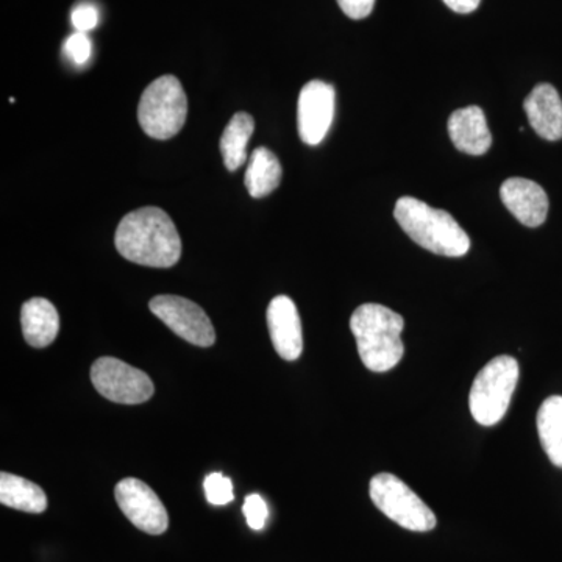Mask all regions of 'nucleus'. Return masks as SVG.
Returning <instances> with one entry per match:
<instances>
[{
    "mask_svg": "<svg viewBox=\"0 0 562 562\" xmlns=\"http://www.w3.org/2000/svg\"><path fill=\"white\" fill-rule=\"evenodd\" d=\"M283 169L279 158L266 147H258L251 154L246 171V188L251 198L261 199L279 188Z\"/></svg>",
    "mask_w": 562,
    "mask_h": 562,
    "instance_id": "obj_17",
    "label": "nucleus"
},
{
    "mask_svg": "<svg viewBox=\"0 0 562 562\" xmlns=\"http://www.w3.org/2000/svg\"><path fill=\"white\" fill-rule=\"evenodd\" d=\"M454 13L469 14L479 9L482 0H442Z\"/></svg>",
    "mask_w": 562,
    "mask_h": 562,
    "instance_id": "obj_25",
    "label": "nucleus"
},
{
    "mask_svg": "<svg viewBox=\"0 0 562 562\" xmlns=\"http://www.w3.org/2000/svg\"><path fill=\"white\" fill-rule=\"evenodd\" d=\"M394 217L414 243L432 254L460 258L471 249V238L452 214L432 209L419 199H398Z\"/></svg>",
    "mask_w": 562,
    "mask_h": 562,
    "instance_id": "obj_3",
    "label": "nucleus"
},
{
    "mask_svg": "<svg viewBox=\"0 0 562 562\" xmlns=\"http://www.w3.org/2000/svg\"><path fill=\"white\" fill-rule=\"evenodd\" d=\"M538 432L543 452L557 468L562 469V397L552 395L538 412Z\"/></svg>",
    "mask_w": 562,
    "mask_h": 562,
    "instance_id": "obj_19",
    "label": "nucleus"
},
{
    "mask_svg": "<svg viewBox=\"0 0 562 562\" xmlns=\"http://www.w3.org/2000/svg\"><path fill=\"white\" fill-rule=\"evenodd\" d=\"M65 52L74 65H85L91 58L92 44L87 33L76 32L65 43Z\"/></svg>",
    "mask_w": 562,
    "mask_h": 562,
    "instance_id": "obj_22",
    "label": "nucleus"
},
{
    "mask_svg": "<svg viewBox=\"0 0 562 562\" xmlns=\"http://www.w3.org/2000/svg\"><path fill=\"white\" fill-rule=\"evenodd\" d=\"M0 503L18 512L41 514L47 509L46 492L13 473H0Z\"/></svg>",
    "mask_w": 562,
    "mask_h": 562,
    "instance_id": "obj_16",
    "label": "nucleus"
},
{
    "mask_svg": "<svg viewBox=\"0 0 562 562\" xmlns=\"http://www.w3.org/2000/svg\"><path fill=\"white\" fill-rule=\"evenodd\" d=\"M187 116V92L177 77L162 76L151 81L140 95L138 121L150 138H173L183 128Z\"/></svg>",
    "mask_w": 562,
    "mask_h": 562,
    "instance_id": "obj_5",
    "label": "nucleus"
},
{
    "mask_svg": "<svg viewBox=\"0 0 562 562\" xmlns=\"http://www.w3.org/2000/svg\"><path fill=\"white\" fill-rule=\"evenodd\" d=\"M114 244L125 260L149 268H172L181 257L176 224L155 206L128 213L117 225Z\"/></svg>",
    "mask_w": 562,
    "mask_h": 562,
    "instance_id": "obj_1",
    "label": "nucleus"
},
{
    "mask_svg": "<svg viewBox=\"0 0 562 562\" xmlns=\"http://www.w3.org/2000/svg\"><path fill=\"white\" fill-rule=\"evenodd\" d=\"M501 198L503 205L512 211L513 216L525 227L536 228L546 222L549 214V198L536 181L520 177L503 181Z\"/></svg>",
    "mask_w": 562,
    "mask_h": 562,
    "instance_id": "obj_12",
    "label": "nucleus"
},
{
    "mask_svg": "<svg viewBox=\"0 0 562 562\" xmlns=\"http://www.w3.org/2000/svg\"><path fill=\"white\" fill-rule=\"evenodd\" d=\"M91 382L106 401L139 405L149 401L155 386L150 376L117 358L103 357L91 368Z\"/></svg>",
    "mask_w": 562,
    "mask_h": 562,
    "instance_id": "obj_7",
    "label": "nucleus"
},
{
    "mask_svg": "<svg viewBox=\"0 0 562 562\" xmlns=\"http://www.w3.org/2000/svg\"><path fill=\"white\" fill-rule=\"evenodd\" d=\"M268 327L277 353L286 361L299 360L303 350L302 321L288 295H277L269 303Z\"/></svg>",
    "mask_w": 562,
    "mask_h": 562,
    "instance_id": "obj_11",
    "label": "nucleus"
},
{
    "mask_svg": "<svg viewBox=\"0 0 562 562\" xmlns=\"http://www.w3.org/2000/svg\"><path fill=\"white\" fill-rule=\"evenodd\" d=\"M149 308L184 341L198 347H211L216 341L213 324L198 303L179 295H157L151 299Z\"/></svg>",
    "mask_w": 562,
    "mask_h": 562,
    "instance_id": "obj_8",
    "label": "nucleus"
},
{
    "mask_svg": "<svg viewBox=\"0 0 562 562\" xmlns=\"http://www.w3.org/2000/svg\"><path fill=\"white\" fill-rule=\"evenodd\" d=\"M244 516L251 530L260 531L268 522L269 509L265 498L258 494L247 495L243 506Z\"/></svg>",
    "mask_w": 562,
    "mask_h": 562,
    "instance_id": "obj_21",
    "label": "nucleus"
},
{
    "mask_svg": "<svg viewBox=\"0 0 562 562\" xmlns=\"http://www.w3.org/2000/svg\"><path fill=\"white\" fill-rule=\"evenodd\" d=\"M369 494L373 505L402 528L417 532L435 530V513L398 476L379 473L369 484Z\"/></svg>",
    "mask_w": 562,
    "mask_h": 562,
    "instance_id": "obj_6",
    "label": "nucleus"
},
{
    "mask_svg": "<svg viewBox=\"0 0 562 562\" xmlns=\"http://www.w3.org/2000/svg\"><path fill=\"white\" fill-rule=\"evenodd\" d=\"M449 135L458 150L475 157L486 154L492 146L491 131L480 106L453 111L449 120Z\"/></svg>",
    "mask_w": 562,
    "mask_h": 562,
    "instance_id": "obj_14",
    "label": "nucleus"
},
{
    "mask_svg": "<svg viewBox=\"0 0 562 562\" xmlns=\"http://www.w3.org/2000/svg\"><path fill=\"white\" fill-rule=\"evenodd\" d=\"M203 487H205L206 501L211 505L222 506L235 501L232 480L222 473H211L206 476Z\"/></svg>",
    "mask_w": 562,
    "mask_h": 562,
    "instance_id": "obj_20",
    "label": "nucleus"
},
{
    "mask_svg": "<svg viewBox=\"0 0 562 562\" xmlns=\"http://www.w3.org/2000/svg\"><path fill=\"white\" fill-rule=\"evenodd\" d=\"M70 21L77 32H90L92 29L98 27L99 11L91 3H80L70 13Z\"/></svg>",
    "mask_w": 562,
    "mask_h": 562,
    "instance_id": "obj_23",
    "label": "nucleus"
},
{
    "mask_svg": "<svg viewBox=\"0 0 562 562\" xmlns=\"http://www.w3.org/2000/svg\"><path fill=\"white\" fill-rule=\"evenodd\" d=\"M22 333L25 341L35 349L50 346L60 331V316L47 299H31L22 305Z\"/></svg>",
    "mask_w": 562,
    "mask_h": 562,
    "instance_id": "obj_15",
    "label": "nucleus"
},
{
    "mask_svg": "<svg viewBox=\"0 0 562 562\" xmlns=\"http://www.w3.org/2000/svg\"><path fill=\"white\" fill-rule=\"evenodd\" d=\"M117 506L138 530L160 536L169 527V514L151 487L138 479H124L117 483Z\"/></svg>",
    "mask_w": 562,
    "mask_h": 562,
    "instance_id": "obj_9",
    "label": "nucleus"
},
{
    "mask_svg": "<svg viewBox=\"0 0 562 562\" xmlns=\"http://www.w3.org/2000/svg\"><path fill=\"white\" fill-rule=\"evenodd\" d=\"M254 131V117L244 111L236 113L228 122L221 139V154L228 171H238L246 161L247 144H249Z\"/></svg>",
    "mask_w": 562,
    "mask_h": 562,
    "instance_id": "obj_18",
    "label": "nucleus"
},
{
    "mask_svg": "<svg viewBox=\"0 0 562 562\" xmlns=\"http://www.w3.org/2000/svg\"><path fill=\"white\" fill-rule=\"evenodd\" d=\"M405 321L379 303L358 306L350 317V330L357 341L358 353L369 371L383 373L401 362L405 346L402 331Z\"/></svg>",
    "mask_w": 562,
    "mask_h": 562,
    "instance_id": "obj_2",
    "label": "nucleus"
},
{
    "mask_svg": "<svg viewBox=\"0 0 562 562\" xmlns=\"http://www.w3.org/2000/svg\"><path fill=\"white\" fill-rule=\"evenodd\" d=\"M524 109L532 131L541 138H562V101L560 92L552 85H538L525 99Z\"/></svg>",
    "mask_w": 562,
    "mask_h": 562,
    "instance_id": "obj_13",
    "label": "nucleus"
},
{
    "mask_svg": "<svg viewBox=\"0 0 562 562\" xmlns=\"http://www.w3.org/2000/svg\"><path fill=\"white\" fill-rule=\"evenodd\" d=\"M335 117V88L322 80H313L299 95V135L308 146H317L330 131Z\"/></svg>",
    "mask_w": 562,
    "mask_h": 562,
    "instance_id": "obj_10",
    "label": "nucleus"
},
{
    "mask_svg": "<svg viewBox=\"0 0 562 562\" xmlns=\"http://www.w3.org/2000/svg\"><path fill=\"white\" fill-rule=\"evenodd\" d=\"M342 13L350 20H364L372 13L375 0H338Z\"/></svg>",
    "mask_w": 562,
    "mask_h": 562,
    "instance_id": "obj_24",
    "label": "nucleus"
},
{
    "mask_svg": "<svg viewBox=\"0 0 562 562\" xmlns=\"http://www.w3.org/2000/svg\"><path fill=\"white\" fill-rule=\"evenodd\" d=\"M519 362L508 355L494 358L484 366L473 380L469 394L473 419L483 427H492L505 417L519 382Z\"/></svg>",
    "mask_w": 562,
    "mask_h": 562,
    "instance_id": "obj_4",
    "label": "nucleus"
}]
</instances>
